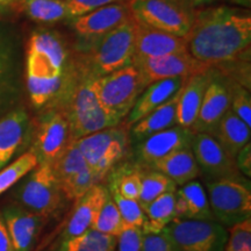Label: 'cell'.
<instances>
[{
	"label": "cell",
	"mask_w": 251,
	"mask_h": 251,
	"mask_svg": "<svg viewBox=\"0 0 251 251\" xmlns=\"http://www.w3.org/2000/svg\"><path fill=\"white\" fill-rule=\"evenodd\" d=\"M185 39L188 54L212 68L249 61L250 9L227 5L196 9Z\"/></svg>",
	"instance_id": "6da1fadb"
},
{
	"label": "cell",
	"mask_w": 251,
	"mask_h": 251,
	"mask_svg": "<svg viewBox=\"0 0 251 251\" xmlns=\"http://www.w3.org/2000/svg\"><path fill=\"white\" fill-rule=\"evenodd\" d=\"M76 55L58 33L36 30L27 45L26 80L36 108L56 107L78 76Z\"/></svg>",
	"instance_id": "7a4b0ae2"
},
{
	"label": "cell",
	"mask_w": 251,
	"mask_h": 251,
	"mask_svg": "<svg viewBox=\"0 0 251 251\" xmlns=\"http://www.w3.org/2000/svg\"><path fill=\"white\" fill-rule=\"evenodd\" d=\"M77 64L79 72L76 80L62 101L54 107L61 109L67 117L74 141L96 131L117 127L122 121L100 101L96 87L98 77L84 71L78 61Z\"/></svg>",
	"instance_id": "3957f363"
},
{
	"label": "cell",
	"mask_w": 251,
	"mask_h": 251,
	"mask_svg": "<svg viewBox=\"0 0 251 251\" xmlns=\"http://www.w3.org/2000/svg\"><path fill=\"white\" fill-rule=\"evenodd\" d=\"M135 29L136 23L127 21L94 42L81 47L75 54L81 69L94 77H101L131 65Z\"/></svg>",
	"instance_id": "277c9868"
},
{
	"label": "cell",
	"mask_w": 251,
	"mask_h": 251,
	"mask_svg": "<svg viewBox=\"0 0 251 251\" xmlns=\"http://www.w3.org/2000/svg\"><path fill=\"white\" fill-rule=\"evenodd\" d=\"M127 4L139 26L186 36L192 25L194 11L179 0H127Z\"/></svg>",
	"instance_id": "5b68a950"
},
{
	"label": "cell",
	"mask_w": 251,
	"mask_h": 251,
	"mask_svg": "<svg viewBox=\"0 0 251 251\" xmlns=\"http://www.w3.org/2000/svg\"><path fill=\"white\" fill-rule=\"evenodd\" d=\"M96 87L102 105L124 120L147 85L140 71L134 65H127L97 78Z\"/></svg>",
	"instance_id": "8992f818"
},
{
	"label": "cell",
	"mask_w": 251,
	"mask_h": 251,
	"mask_svg": "<svg viewBox=\"0 0 251 251\" xmlns=\"http://www.w3.org/2000/svg\"><path fill=\"white\" fill-rule=\"evenodd\" d=\"M127 142L125 128L118 126L76 140L78 149L80 150L98 183L105 178L121 158H124L127 150Z\"/></svg>",
	"instance_id": "52a82bcc"
},
{
	"label": "cell",
	"mask_w": 251,
	"mask_h": 251,
	"mask_svg": "<svg viewBox=\"0 0 251 251\" xmlns=\"http://www.w3.org/2000/svg\"><path fill=\"white\" fill-rule=\"evenodd\" d=\"M211 211L222 225L231 226L251 216L250 186L244 179L221 178L207 184Z\"/></svg>",
	"instance_id": "ba28073f"
},
{
	"label": "cell",
	"mask_w": 251,
	"mask_h": 251,
	"mask_svg": "<svg viewBox=\"0 0 251 251\" xmlns=\"http://www.w3.org/2000/svg\"><path fill=\"white\" fill-rule=\"evenodd\" d=\"M17 198L24 208L49 218L62 205L63 194L50 164H39L20 185Z\"/></svg>",
	"instance_id": "9c48e42d"
},
{
	"label": "cell",
	"mask_w": 251,
	"mask_h": 251,
	"mask_svg": "<svg viewBox=\"0 0 251 251\" xmlns=\"http://www.w3.org/2000/svg\"><path fill=\"white\" fill-rule=\"evenodd\" d=\"M163 230L178 251H222L228 237L224 226L206 220L175 219Z\"/></svg>",
	"instance_id": "30bf717a"
},
{
	"label": "cell",
	"mask_w": 251,
	"mask_h": 251,
	"mask_svg": "<svg viewBox=\"0 0 251 251\" xmlns=\"http://www.w3.org/2000/svg\"><path fill=\"white\" fill-rule=\"evenodd\" d=\"M70 126L61 109L48 107L37 122L33 150L39 164L51 165L72 142Z\"/></svg>",
	"instance_id": "8fae6325"
},
{
	"label": "cell",
	"mask_w": 251,
	"mask_h": 251,
	"mask_svg": "<svg viewBox=\"0 0 251 251\" xmlns=\"http://www.w3.org/2000/svg\"><path fill=\"white\" fill-rule=\"evenodd\" d=\"M51 168L63 197L70 201L76 202L91 187L98 184L78 149L76 141H72L65 151L52 163Z\"/></svg>",
	"instance_id": "7c38bea8"
},
{
	"label": "cell",
	"mask_w": 251,
	"mask_h": 251,
	"mask_svg": "<svg viewBox=\"0 0 251 251\" xmlns=\"http://www.w3.org/2000/svg\"><path fill=\"white\" fill-rule=\"evenodd\" d=\"M231 80L216 68L209 70V81L200 106L196 122L192 126L194 133L214 134L220 120L230 108Z\"/></svg>",
	"instance_id": "4fadbf2b"
},
{
	"label": "cell",
	"mask_w": 251,
	"mask_h": 251,
	"mask_svg": "<svg viewBox=\"0 0 251 251\" xmlns=\"http://www.w3.org/2000/svg\"><path fill=\"white\" fill-rule=\"evenodd\" d=\"M134 65L140 71L144 83L149 84L157 80L170 79L177 77H190L192 75L202 74L212 67L198 61L188 52H179L153 58L134 59Z\"/></svg>",
	"instance_id": "5bb4252c"
},
{
	"label": "cell",
	"mask_w": 251,
	"mask_h": 251,
	"mask_svg": "<svg viewBox=\"0 0 251 251\" xmlns=\"http://www.w3.org/2000/svg\"><path fill=\"white\" fill-rule=\"evenodd\" d=\"M133 20L127 1L114 2L99 7L71 20V27L84 46L115 29L122 24ZM83 46V47H84Z\"/></svg>",
	"instance_id": "9a60e30c"
},
{
	"label": "cell",
	"mask_w": 251,
	"mask_h": 251,
	"mask_svg": "<svg viewBox=\"0 0 251 251\" xmlns=\"http://www.w3.org/2000/svg\"><path fill=\"white\" fill-rule=\"evenodd\" d=\"M191 149L199 169L214 179H242L235 157L231 156L212 135L194 133Z\"/></svg>",
	"instance_id": "2e32d148"
},
{
	"label": "cell",
	"mask_w": 251,
	"mask_h": 251,
	"mask_svg": "<svg viewBox=\"0 0 251 251\" xmlns=\"http://www.w3.org/2000/svg\"><path fill=\"white\" fill-rule=\"evenodd\" d=\"M194 131L190 128L174 126L140 141L136 147V157L143 166L170 155L179 149L191 148Z\"/></svg>",
	"instance_id": "e0dca14e"
},
{
	"label": "cell",
	"mask_w": 251,
	"mask_h": 251,
	"mask_svg": "<svg viewBox=\"0 0 251 251\" xmlns=\"http://www.w3.org/2000/svg\"><path fill=\"white\" fill-rule=\"evenodd\" d=\"M188 52L185 36L150 29L136 24L134 37V59L153 58L161 56Z\"/></svg>",
	"instance_id": "ac0fdd59"
},
{
	"label": "cell",
	"mask_w": 251,
	"mask_h": 251,
	"mask_svg": "<svg viewBox=\"0 0 251 251\" xmlns=\"http://www.w3.org/2000/svg\"><path fill=\"white\" fill-rule=\"evenodd\" d=\"M1 214L14 250L30 251L47 219L19 206L7 207Z\"/></svg>",
	"instance_id": "d6986e66"
},
{
	"label": "cell",
	"mask_w": 251,
	"mask_h": 251,
	"mask_svg": "<svg viewBox=\"0 0 251 251\" xmlns=\"http://www.w3.org/2000/svg\"><path fill=\"white\" fill-rule=\"evenodd\" d=\"M107 196V188L96 184L79 200H77L70 219L62 233V241L76 237L91 229Z\"/></svg>",
	"instance_id": "ffe728a7"
},
{
	"label": "cell",
	"mask_w": 251,
	"mask_h": 251,
	"mask_svg": "<svg viewBox=\"0 0 251 251\" xmlns=\"http://www.w3.org/2000/svg\"><path fill=\"white\" fill-rule=\"evenodd\" d=\"M186 78L187 77L170 78V79L157 80L149 84L136 100L129 114L127 115L126 128H130L137 121L151 113L153 109L172 98L184 85Z\"/></svg>",
	"instance_id": "44dd1931"
},
{
	"label": "cell",
	"mask_w": 251,
	"mask_h": 251,
	"mask_svg": "<svg viewBox=\"0 0 251 251\" xmlns=\"http://www.w3.org/2000/svg\"><path fill=\"white\" fill-rule=\"evenodd\" d=\"M28 129L29 118L25 109H15L0 119V170L24 146Z\"/></svg>",
	"instance_id": "7402d4cb"
},
{
	"label": "cell",
	"mask_w": 251,
	"mask_h": 251,
	"mask_svg": "<svg viewBox=\"0 0 251 251\" xmlns=\"http://www.w3.org/2000/svg\"><path fill=\"white\" fill-rule=\"evenodd\" d=\"M209 70L202 74L192 75L185 80L178 97L177 119H176L177 126L190 129L192 128L201 106L206 87L208 85Z\"/></svg>",
	"instance_id": "603a6c76"
},
{
	"label": "cell",
	"mask_w": 251,
	"mask_h": 251,
	"mask_svg": "<svg viewBox=\"0 0 251 251\" xmlns=\"http://www.w3.org/2000/svg\"><path fill=\"white\" fill-rule=\"evenodd\" d=\"M176 219L213 221L208 197L199 181H190L176 190Z\"/></svg>",
	"instance_id": "cb8c5ba5"
},
{
	"label": "cell",
	"mask_w": 251,
	"mask_h": 251,
	"mask_svg": "<svg viewBox=\"0 0 251 251\" xmlns=\"http://www.w3.org/2000/svg\"><path fill=\"white\" fill-rule=\"evenodd\" d=\"M148 168L169 177L177 186L190 183L199 176L200 169L191 148L179 149L153 162Z\"/></svg>",
	"instance_id": "d4e9b609"
},
{
	"label": "cell",
	"mask_w": 251,
	"mask_h": 251,
	"mask_svg": "<svg viewBox=\"0 0 251 251\" xmlns=\"http://www.w3.org/2000/svg\"><path fill=\"white\" fill-rule=\"evenodd\" d=\"M180 91V90H179ZM179 91L175 94L168 101L162 103L161 106L153 109L147 117L141 119L136 124L130 127L131 135L137 142L158 133V131L168 129L176 126L177 119V102L179 97Z\"/></svg>",
	"instance_id": "484cf974"
},
{
	"label": "cell",
	"mask_w": 251,
	"mask_h": 251,
	"mask_svg": "<svg viewBox=\"0 0 251 251\" xmlns=\"http://www.w3.org/2000/svg\"><path fill=\"white\" fill-rule=\"evenodd\" d=\"M212 136H214L231 156L236 157L238 151L248 143H250L251 130L250 127H248L229 108L220 120Z\"/></svg>",
	"instance_id": "4316f807"
},
{
	"label": "cell",
	"mask_w": 251,
	"mask_h": 251,
	"mask_svg": "<svg viewBox=\"0 0 251 251\" xmlns=\"http://www.w3.org/2000/svg\"><path fill=\"white\" fill-rule=\"evenodd\" d=\"M143 233H159L176 219V191L159 196L144 208Z\"/></svg>",
	"instance_id": "83f0119b"
},
{
	"label": "cell",
	"mask_w": 251,
	"mask_h": 251,
	"mask_svg": "<svg viewBox=\"0 0 251 251\" xmlns=\"http://www.w3.org/2000/svg\"><path fill=\"white\" fill-rule=\"evenodd\" d=\"M20 8L31 20L39 24L70 20L65 0H20Z\"/></svg>",
	"instance_id": "f1b7e54d"
},
{
	"label": "cell",
	"mask_w": 251,
	"mask_h": 251,
	"mask_svg": "<svg viewBox=\"0 0 251 251\" xmlns=\"http://www.w3.org/2000/svg\"><path fill=\"white\" fill-rule=\"evenodd\" d=\"M117 237L89 229L76 237L62 241L58 251H114Z\"/></svg>",
	"instance_id": "f546056e"
},
{
	"label": "cell",
	"mask_w": 251,
	"mask_h": 251,
	"mask_svg": "<svg viewBox=\"0 0 251 251\" xmlns=\"http://www.w3.org/2000/svg\"><path fill=\"white\" fill-rule=\"evenodd\" d=\"M177 185L165 175L156 170L141 172V192L139 202L144 209L150 202L166 192H174Z\"/></svg>",
	"instance_id": "4dcf8cb0"
},
{
	"label": "cell",
	"mask_w": 251,
	"mask_h": 251,
	"mask_svg": "<svg viewBox=\"0 0 251 251\" xmlns=\"http://www.w3.org/2000/svg\"><path fill=\"white\" fill-rule=\"evenodd\" d=\"M39 165L37 157L33 150L25 152L19 158L0 170V196L13 187L21 179Z\"/></svg>",
	"instance_id": "1f68e13d"
},
{
	"label": "cell",
	"mask_w": 251,
	"mask_h": 251,
	"mask_svg": "<svg viewBox=\"0 0 251 251\" xmlns=\"http://www.w3.org/2000/svg\"><path fill=\"white\" fill-rule=\"evenodd\" d=\"M141 171L131 164H125L113 171L109 178V186L114 187L122 197L137 200L141 192Z\"/></svg>",
	"instance_id": "d6a6232c"
},
{
	"label": "cell",
	"mask_w": 251,
	"mask_h": 251,
	"mask_svg": "<svg viewBox=\"0 0 251 251\" xmlns=\"http://www.w3.org/2000/svg\"><path fill=\"white\" fill-rule=\"evenodd\" d=\"M125 226L126 224L122 220L120 212H119L117 205L113 201L112 197L109 196L108 192V196L106 198L105 202L102 203L91 229L99 231V233L117 237Z\"/></svg>",
	"instance_id": "836d02e7"
},
{
	"label": "cell",
	"mask_w": 251,
	"mask_h": 251,
	"mask_svg": "<svg viewBox=\"0 0 251 251\" xmlns=\"http://www.w3.org/2000/svg\"><path fill=\"white\" fill-rule=\"evenodd\" d=\"M108 192L113 201L117 205L125 224L142 228L144 222H146V213H144V209L140 205V202L137 200H131L122 197L114 187H108Z\"/></svg>",
	"instance_id": "e575fe53"
},
{
	"label": "cell",
	"mask_w": 251,
	"mask_h": 251,
	"mask_svg": "<svg viewBox=\"0 0 251 251\" xmlns=\"http://www.w3.org/2000/svg\"><path fill=\"white\" fill-rule=\"evenodd\" d=\"M230 109L248 127H251L250 90L236 83V81H231Z\"/></svg>",
	"instance_id": "d590c367"
},
{
	"label": "cell",
	"mask_w": 251,
	"mask_h": 251,
	"mask_svg": "<svg viewBox=\"0 0 251 251\" xmlns=\"http://www.w3.org/2000/svg\"><path fill=\"white\" fill-rule=\"evenodd\" d=\"M226 251H251V220L233 225L227 237Z\"/></svg>",
	"instance_id": "8d00e7d4"
},
{
	"label": "cell",
	"mask_w": 251,
	"mask_h": 251,
	"mask_svg": "<svg viewBox=\"0 0 251 251\" xmlns=\"http://www.w3.org/2000/svg\"><path fill=\"white\" fill-rule=\"evenodd\" d=\"M142 240V228L126 225L117 236L118 251H141Z\"/></svg>",
	"instance_id": "74e56055"
},
{
	"label": "cell",
	"mask_w": 251,
	"mask_h": 251,
	"mask_svg": "<svg viewBox=\"0 0 251 251\" xmlns=\"http://www.w3.org/2000/svg\"><path fill=\"white\" fill-rule=\"evenodd\" d=\"M120 1H127V0H65L70 20L81 17L91 11L102 7V6Z\"/></svg>",
	"instance_id": "f35d334b"
},
{
	"label": "cell",
	"mask_w": 251,
	"mask_h": 251,
	"mask_svg": "<svg viewBox=\"0 0 251 251\" xmlns=\"http://www.w3.org/2000/svg\"><path fill=\"white\" fill-rule=\"evenodd\" d=\"M141 251H178L164 230L159 233H143Z\"/></svg>",
	"instance_id": "ab89813d"
},
{
	"label": "cell",
	"mask_w": 251,
	"mask_h": 251,
	"mask_svg": "<svg viewBox=\"0 0 251 251\" xmlns=\"http://www.w3.org/2000/svg\"><path fill=\"white\" fill-rule=\"evenodd\" d=\"M236 165L241 174H243L246 177H251V144L248 143L242 149L238 151L235 157Z\"/></svg>",
	"instance_id": "60d3db41"
},
{
	"label": "cell",
	"mask_w": 251,
	"mask_h": 251,
	"mask_svg": "<svg viewBox=\"0 0 251 251\" xmlns=\"http://www.w3.org/2000/svg\"><path fill=\"white\" fill-rule=\"evenodd\" d=\"M0 251H15L1 213H0Z\"/></svg>",
	"instance_id": "b9f144b4"
},
{
	"label": "cell",
	"mask_w": 251,
	"mask_h": 251,
	"mask_svg": "<svg viewBox=\"0 0 251 251\" xmlns=\"http://www.w3.org/2000/svg\"><path fill=\"white\" fill-rule=\"evenodd\" d=\"M8 68V55L6 51L5 45L2 43V40L0 39V85L5 79V74Z\"/></svg>",
	"instance_id": "7bdbcfd3"
},
{
	"label": "cell",
	"mask_w": 251,
	"mask_h": 251,
	"mask_svg": "<svg viewBox=\"0 0 251 251\" xmlns=\"http://www.w3.org/2000/svg\"><path fill=\"white\" fill-rule=\"evenodd\" d=\"M179 1L183 2V4L186 6V7L193 9V11H196V9L203 8V7H207V6L214 5L215 2L220 1V0H179Z\"/></svg>",
	"instance_id": "ee69618b"
},
{
	"label": "cell",
	"mask_w": 251,
	"mask_h": 251,
	"mask_svg": "<svg viewBox=\"0 0 251 251\" xmlns=\"http://www.w3.org/2000/svg\"><path fill=\"white\" fill-rule=\"evenodd\" d=\"M9 8H20V0H0V13Z\"/></svg>",
	"instance_id": "f6af8a7d"
},
{
	"label": "cell",
	"mask_w": 251,
	"mask_h": 251,
	"mask_svg": "<svg viewBox=\"0 0 251 251\" xmlns=\"http://www.w3.org/2000/svg\"><path fill=\"white\" fill-rule=\"evenodd\" d=\"M228 1L235 6H240V7L243 8L249 9L251 7V0H228Z\"/></svg>",
	"instance_id": "bcb514c9"
}]
</instances>
